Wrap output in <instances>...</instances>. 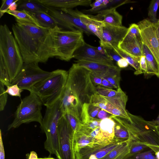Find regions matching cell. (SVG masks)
I'll return each mask as SVG.
<instances>
[{"label": "cell", "mask_w": 159, "mask_h": 159, "mask_svg": "<svg viewBox=\"0 0 159 159\" xmlns=\"http://www.w3.org/2000/svg\"><path fill=\"white\" fill-rule=\"evenodd\" d=\"M12 30L24 63H45L54 56L50 29L16 19Z\"/></svg>", "instance_id": "obj_1"}, {"label": "cell", "mask_w": 159, "mask_h": 159, "mask_svg": "<svg viewBox=\"0 0 159 159\" xmlns=\"http://www.w3.org/2000/svg\"><path fill=\"white\" fill-rule=\"evenodd\" d=\"M0 58L7 69L11 84L24 62L18 43L6 24L0 26Z\"/></svg>", "instance_id": "obj_2"}, {"label": "cell", "mask_w": 159, "mask_h": 159, "mask_svg": "<svg viewBox=\"0 0 159 159\" xmlns=\"http://www.w3.org/2000/svg\"><path fill=\"white\" fill-rule=\"evenodd\" d=\"M51 75L35 84L30 92L36 94L46 107L54 104L61 96L67 82L68 72L57 69Z\"/></svg>", "instance_id": "obj_3"}, {"label": "cell", "mask_w": 159, "mask_h": 159, "mask_svg": "<svg viewBox=\"0 0 159 159\" xmlns=\"http://www.w3.org/2000/svg\"><path fill=\"white\" fill-rule=\"evenodd\" d=\"M53 42L54 56L69 61L73 58L75 51L85 41L83 33L79 30H64L58 26L50 29Z\"/></svg>", "instance_id": "obj_4"}, {"label": "cell", "mask_w": 159, "mask_h": 159, "mask_svg": "<svg viewBox=\"0 0 159 159\" xmlns=\"http://www.w3.org/2000/svg\"><path fill=\"white\" fill-rule=\"evenodd\" d=\"M130 120L119 117L128 130L132 140L159 147V130L155 120L148 121L129 111Z\"/></svg>", "instance_id": "obj_5"}, {"label": "cell", "mask_w": 159, "mask_h": 159, "mask_svg": "<svg viewBox=\"0 0 159 159\" xmlns=\"http://www.w3.org/2000/svg\"><path fill=\"white\" fill-rule=\"evenodd\" d=\"M68 72L66 86L79 99L81 104L90 103L92 96L97 93L91 80V71L87 68L74 63Z\"/></svg>", "instance_id": "obj_6"}, {"label": "cell", "mask_w": 159, "mask_h": 159, "mask_svg": "<svg viewBox=\"0 0 159 159\" xmlns=\"http://www.w3.org/2000/svg\"><path fill=\"white\" fill-rule=\"evenodd\" d=\"M61 102L60 98L53 104L46 107L41 126L46 136L44 143L45 149L50 155H55L57 159H61L57 132L58 121L64 115L61 108Z\"/></svg>", "instance_id": "obj_7"}, {"label": "cell", "mask_w": 159, "mask_h": 159, "mask_svg": "<svg viewBox=\"0 0 159 159\" xmlns=\"http://www.w3.org/2000/svg\"><path fill=\"white\" fill-rule=\"evenodd\" d=\"M30 92V94L22 99L17 107L14 119L8 126V130L32 122H38L42 126L43 118L41 110L43 103L36 94Z\"/></svg>", "instance_id": "obj_8"}, {"label": "cell", "mask_w": 159, "mask_h": 159, "mask_svg": "<svg viewBox=\"0 0 159 159\" xmlns=\"http://www.w3.org/2000/svg\"><path fill=\"white\" fill-rule=\"evenodd\" d=\"M52 74V71L48 72L41 69L38 63H24L11 85L17 84L20 89L30 91L35 84L48 78Z\"/></svg>", "instance_id": "obj_9"}, {"label": "cell", "mask_w": 159, "mask_h": 159, "mask_svg": "<svg viewBox=\"0 0 159 159\" xmlns=\"http://www.w3.org/2000/svg\"><path fill=\"white\" fill-rule=\"evenodd\" d=\"M128 97L122 90L117 96L107 97L97 93L93 95L90 103L112 115L129 120L128 111L126 109Z\"/></svg>", "instance_id": "obj_10"}, {"label": "cell", "mask_w": 159, "mask_h": 159, "mask_svg": "<svg viewBox=\"0 0 159 159\" xmlns=\"http://www.w3.org/2000/svg\"><path fill=\"white\" fill-rule=\"evenodd\" d=\"M48 7L47 13L55 19L59 27L68 30H79L88 35L93 34L81 20V12L77 10Z\"/></svg>", "instance_id": "obj_11"}, {"label": "cell", "mask_w": 159, "mask_h": 159, "mask_svg": "<svg viewBox=\"0 0 159 159\" xmlns=\"http://www.w3.org/2000/svg\"><path fill=\"white\" fill-rule=\"evenodd\" d=\"M57 132L61 159H76L74 148L75 133L64 115L59 119Z\"/></svg>", "instance_id": "obj_12"}, {"label": "cell", "mask_w": 159, "mask_h": 159, "mask_svg": "<svg viewBox=\"0 0 159 159\" xmlns=\"http://www.w3.org/2000/svg\"><path fill=\"white\" fill-rule=\"evenodd\" d=\"M138 25L140 30L143 43L148 48L159 65V42L156 24L145 19L139 21Z\"/></svg>", "instance_id": "obj_13"}, {"label": "cell", "mask_w": 159, "mask_h": 159, "mask_svg": "<svg viewBox=\"0 0 159 159\" xmlns=\"http://www.w3.org/2000/svg\"><path fill=\"white\" fill-rule=\"evenodd\" d=\"M128 28L123 25L116 26L104 23L102 27L100 46L104 48H115L123 40Z\"/></svg>", "instance_id": "obj_14"}, {"label": "cell", "mask_w": 159, "mask_h": 159, "mask_svg": "<svg viewBox=\"0 0 159 159\" xmlns=\"http://www.w3.org/2000/svg\"><path fill=\"white\" fill-rule=\"evenodd\" d=\"M73 58L77 60H86L115 66L110 58L101 53L97 47L91 46L85 42L75 52Z\"/></svg>", "instance_id": "obj_15"}, {"label": "cell", "mask_w": 159, "mask_h": 159, "mask_svg": "<svg viewBox=\"0 0 159 159\" xmlns=\"http://www.w3.org/2000/svg\"><path fill=\"white\" fill-rule=\"evenodd\" d=\"M61 99V108L64 114L68 113L73 116L82 124L83 105L66 86Z\"/></svg>", "instance_id": "obj_16"}, {"label": "cell", "mask_w": 159, "mask_h": 159, "mask_svg": "<svg viewBox=\"0 0 159 159\" xmlns=\"http://www.w3.org/2000/svg\"><path fill=\"white\" fill-rule=\"evenodd\" d=\"M121 143L115 139L106 145L84 147L75 152L76 159H102Z\"/></svg>", "instance_id": "obj_17"}, {"label": "cell", "mask_w": 159, "mask_h": 159, "mask_svg": "<svg viewBox=\"0 0 159 159\" xmlns=\"http://www.w3.org/2000/svg\"><path fill=\"white\" fill-rule=\"evenodd\" d=\"M125 1L115 7L102 10L95 16L103 23L111 25L122 26V16L116 10V8L127 2Z\"/></svg>", "instance_id": "obj_18"}, {"label": "cell", "mask_w": 159, "mask_h": 159, "mask_svg": "<svg viewBox=\"0 0 159 159\" xmlns=\"http://www.w3.org/2000/svg\"><path fill=\"white\" fill-rule=\"evenodd\" d=\"M39 2L49 7L59 9H72L78 6H88L91 0H37Z\"/></svg>", "instance_id": "obj_19"}, {"label": "cell", "mask_w": 159, "mask_h": 159, "mask_svg": "<svg viewBox=\"0 0 159 159\" xmlns=\"http://www.w3.org/2000/svg\"><path fill=\"white\" fill-rule=\"evenodd\" d=\"M80 16L81 20L87 29L101 40L102 27L104 23L95 16L85 14L81 12Z\"/></svg>", "instance_id": "obj_20"}, {"label": "cell", "mask_w": 159, "mask_h": 159, "mask_svg": "<svg viewBox=\"0 0 159 159\" xmlns=\"http://www.w3.org/2000/svg\"><path fill=\"white\" fill-rule=\"evenodd\" d=\"M143 45L142 41L134 39L126 42H121L118 48L131 56L140 58L143 55Z\"/></svg>", "instance_id": "obj_21"}, {"label": "cell", "mask_w": 159, "mask_h": 159, "mask_svg": "<svg viewBox=\"0 0 159 159\" xmlns=\"http://www.w3.org/2000/svg\"><path fill=\"white\" fill-rule=\"evenodd\" d=\"M110 118H111L115 123L114 139L120 142L132 140L128 130L121 122L119 117L112 115Z\"/></svg>", "instance_id": "obj_22"}, {"label": "cell", "mask_w": 159, "mask_h": 159, "mask_svg": "<svg viewBox=\"0 0 159 159\" xmlns=\"http://www.w3.org/2000/svg\"><path fill=\"white\" fill-rule=\"evenodd\" d=\"M17 10L29 12L44 11L48 12V7L35 0H19L17 2Z\"/></svg>", "instance_id": "obj_23"}, {"label": "cell", "mask_w": 159, "mask_h": 159, "mask_svg": "<svg viewBox=\"0 0 159 159\" xmlns=\"http://www.w3.org/2000/svg\"><path fill=\"white\" fill-rule=\"evenodd\" d=\"M29 12L43 27L52 29L58 26L57 22L55 19L47 12L43 11Z\"/></svg>", "instance_id": "obj_24"}, {"label": "cell", "mask_w": 159, "mask_h": 159, "mask_svg": "<svg viewBox=\"0 0 159 159\" xmlns=\"http://www.w3.org/2000/svg\"><path fill=\"white\" fill-rule=\"evenodd\" d=\"M143 52L147 64V75H155L159 78V65L148 48L143 43Z\"/></svg>", "instance_id": "obj_25"}, {"label": "cell", "mask_w": 159, "mask_h": 159, "mask_svg": "<svg viewBox=\"0 0 159 159\" xmlns=\"http://www.w3.org/2000/svg\"><path fill=\"white\" fill-rule=\"evenodd\" d=\"M131 141L121 143L102 159H124L129 153Z\"/></svg>", "instance_id": "obj_26"}, {"label": "cell", "mask_w": 159, "mask_h": 159, "mask_svg": "<svg viewBox=\"0 0 159 159\" xmlns=\"http://www.w3.org/2000/svg\"><path fill=\"white\" fill-rule=\"evenodd\" d=\"M120 68L116 66L105 71L98 73L107 80L117 90L120 88Z\"/></svg>", "instance_id": "obj_27"}, {"label": "cell", "mask_w": 159, "mask_h": 159, "mask_svg": "<svg viewBox=\"0 0 159 159\" xmlns=\"http://www.w3.org/2000/svg\"><path fill=\"white\" fill-rule=\"evenodd\" d=\"M75 62L79 66L84 67L91 71L97 73L104 72L116 66V65L111 66L98 62L86 60H77Z\"/></svg>", "instance_id": "obj_28"}, {"label": "cell", "mask_w": 159, "mask_h": 159, "mask_svg": "<svg viewBox=\"0 0 159 159\" xmlns=\"http://www.w3.org/2000/svg\"><path fill=\"white\" fill-rule=\"evenodd\" d=\"M116 52L122 58L125 59L129 65L133 67L135 70L134 74L136 75L143 73L140 66V58L136 57L131 56L124 52L118 47L114 48Z\"/></svg>", "instance_id": "obj_29"}, {"label": "cell", "mask_w": 159, "mask_h": 159, "mask_svg": "<svg viewBox=\"0 0 159 159\" xmlns=\"http://www.w3.org/2000/svg\"><path fill=\"white\" fill-rule=\"evenodd\" d=\"M6 13L13 16L15 17L16 19L32 23L39 27H42L36 19L27 11L18 10L11 11L8 10Z\"/></svg>", "instance_id": "obj_30"}, {"label": "cell", "mask_w": 159, "mask_h": 159, "mask_svg": "<svg viewBox=\"0 0 159 159\" xmlns=\"http://www.w3.org/2000/svg\"><path fill=\"white\" fill-rule=\"evenodd\" d=\"M134 39L142 40L140 30L138 24L134 23L130 25L128 28L127 32L122 42H126Z\"/></svg>", "instance_id": "obj_31"}, {"label": "cell", "mask_w": 159, "mask_h": 159, "mask_svg": "<svg viewBox=\"0 0 159 159\" xmlns=\"http://www.w3.org/2000/svg\"><path fill=\"white\" fill-rule=\"evenodd\" d=\"M147 145L131 140L130 142L129 152L127 155H131L150 150Z\"/></svg>", "instance_id": "obj_32"}, {"label": "cell", "mask_w": 159, "mask_h": 159, "mask_svg": "<svg viewBox=\"0 0 159 159\" xmlns=\"http://www.w3.org/2000/svg\"><path fill=\"white\" fill-rule=\"evenodd\" d=\"M96 89L98 94L107 97H112L116 96L122 91L121 88L116 90L112 89L107 88L100 86L96 87Z\"/></svg>", "instance_id": "obj_33"}, {"label": "cell", "mask_w": 159, "mask_h": 159, "mask_svg": "<svg viewBox=\"0 0 159 159\" xmlns=\"http://www.w3.org/2000/svg\"><path fill=\"white\" fill-rule=\"evenodd\" d=\"M159 6V0H152L149 6L148 11L149 20L154 24L157 23L158 21L157 18V13Z\"/></svg>", "instance_id": "obj_34"}, {"label": "cell", "mask_w": 159, "mask_h": 159, "mask_svg": "<svg viewBox=\"0 0 159 159\" xmlns=\"http://www.w3.org/2000/svg\"><path fill=\"white\" fill-rule=\"evenodd\" d=\"M124 159H157L154 152L150 150L131 155H127Z\"/></svg>", "instance_id": "obj_35"}, {"label": "cell", "mask_w": 159, "mask_h": 159, "mask_svg": "<svg viewBox=\"0 0 159 159\" xmlns=\"http://www.w3.org/2000/svg\"><path fill=\"white\" fill-rule=\"evenodd\" d=\"M113 0H96L93 3H92L90 6L91 8L86 10L88 12H94L101 11L102 9L106 7L110 3H113Z\"/></svg>", "instance_id": "obj_36"}, {"label": "cell", "mask_w": 159, "mask_h": 159, "mask_svg": "<svg viewBox=\"0 0 159 159\" xmlns=\"http://www.w3.org/2000/svg\"><path fill=\"white\" fill-rule=\"evenodd\" d=\"M0 82L6 87L11 85L9 74L2 59L0 58Z\"/></svg>", "instance_id": "obj_37"}, {"label": "cell", "mask_w": 159, "mask_h": 159, "mask_svg": "<svg viewBox=\"0 0 159 159\" xmlns=\"http://www.w3.org/2000/svg\"><path fill=\"white\" fill-rule=\"evenodd\" d=\"M64 115L68 120L75 134L79 129L82 123L76 117L70 114L65 113Z\"/></svg>", "instance_id": "obj_38"}, {"label": "cell", "mask_w": 159, "mask_h": 159, "mask_svg": "<svg viewBox=\"0 0 159 159\" xmlns=\"http://www.w3.org/2000/svg\"><path fill=\"white\" fill-rule=\"evenodd\" d=\"M5 85L0 82V111H3L7 103V93L4 88Z\"/></svg>", "instance_id": "obj_39"}, {"label": "cell", "mask_w": 159, "mask_h": 159, "mask_svg": "<svg viewBox=\"0 0 159 159\" xmlns=\"http://www.w3.org/2000/svg\"><path fill=\"white\" fill-rule=\"evenodd\" d=\"M6 91L7 94L11 96L20 97L21 93L23 90L20 89L17 84H15L7 86Z\"/></svg>", "instance_id": "obj_40"}, {"label": "cell", "mask_w": 159, "mask_h": 159, "mask_svg": "<svg viewBox=\"0 0 159 159\" xmlns=\"http://www.w3.org/2000/svg\"><path fill=\"white\" fill-rule=\"evenodd\" d=\"M86 108L89 115L92 118H97L98 113L101 109L90 103L87 104Z\"/></svg>", "instance_id": "obj_41"}, {"label": "cell", "mask_w": 159, "mask_h": 159, "mask_svg": "<svg viewBox=\"0 0 159 159\" xmlns=\"http://www.w3.org/2000/svg\"><path fill=\"white\" fill-rule=\"evenodd\" d=\"M109 57L113 61L117 62L122 57L116 52L113 48H104Z\"/></svg>", "instance_id": "obj_42"}, {"label": "cell", "mask_w": 159, "mask_h": 159, "mask_svg": "<svg viewBox=\"0 0 159 159\" xmlns=\"http://www.w3.org/2000/svg\"><path fill=\"white\" fill-rule=\"evenodd\" d=\"M16 0H2V5L0 8V18L9 10L10 5Z\"/></svg>", "instance_id": "obj_43"}, {"label": "cell", "mask_w": 159, "mask_h": 159, "mask_svg": "<svg viewBox=\"0 0 159 159\" xmlns=\"http://www.w3.org/2000/svg\"><path fill=\"white\" fill-rule=\"evenodd\" d=\"M90 77L93 84L95 87L98 86H102V77L98 74L91 71Z\"/></svg>", "instance_id": "obj_44"}, {"label": "cell", "mask_w": 159, "mask_h": 159, "mask_svg": "<svg viewBox=\"0 0 159 159\" xmlns=\"http://www.w3.org/2000/svg\"><path fill=\"white\" fill-rule=\"evenodd\" d=\"M140 66L141 70L143 73L147 75L148 70L147 62L145 57L144 56H142L140 58Z\"/></svg>", "instance_id": "obj_45"}, {"label": "cell", "mask_w": 159, "mask_h": 159, "mask_svg": "<svg viewBox=\"0 0 159 159\" xmlns=\"http://www.w3.org/2000/svg\"><path fill=\"white\" fill-rule=\"evenodd\" d=\"M111 116V114L101 109L98 113L97 118L102 120L106 118H110Z\"/></svg>", "instance_id": "obj_46"}, {"label": "cell", "mask_w": 159, "mask_h": 159, "mask_svg": "<svg viewBox=\"0 0 159 159\" xmlns=\"http://www.w3.org/2000/svg\"><path fill=\"white\" fill-rule=\"evenodd\" d=\"M1 130H0V159H5V151L4 148Z\"/></svg>", "instance_id": "obj_47"}, {"label": "cell", "mask_w": 159, "mask_h": 159, "mask_svg": "<svg viewBox=\"0 0 159 159\" xmlns=\"http://www.w3.org/2000/svg\"><path fill=\"white\" fill-rule=\"evenodd\" d=\"M116 64L118 67L120 68H126L129 65L126 60L125 59L123 58H122L118 61L116 62Z\"/></svg>", "instance_id": "obj_48"}, {"label": "cell", "mask_w": 159, "mask_h": 159, "mask_svg": "<svg viewBox=\"0 0 159 159\" xmlns=\"http://www.w3.org/2000/svg\"><path fill=\"white\" fill-rule=\"evenodd\" d=\"M102 86L111 89H115V87L107 80L102 77Z\"/></svg>", "instance_id": "obj_49"}, {"label": "cell", "mask_w": 159, "mask_h": 159, "mask_svg": "<svg viewBox=\"0 0 159 159\" xmlns=\"http://www.w3.org/2000/svg\"><path fill=\"white\" fill-rule=\"evenodd\" d=\"M19 0H16V1L13 2L10 5L9 8V10L13 11L17 10L16 9L18 7L17 2Z\"/></svg>", "instance_id": "obj_50"}, {"label": "cell", "mask_w": 159, "mask_h": 159, "mask_svg": "<svg viewBox=\"0 0 159 159\" xmlns=\"http://www.w3.org/2000/svg\"><path fill=\"white\" fill-rule=\"evenodd\" d=\"M27 158V159H38L37 153L34 151L30 152Z\"/></svg>", "instance_id": "obj_51"}, {"label": "cell", "mask_w": 159, "mask_h": 159, "mask_svg": "<svg viewBox=\"0 0 159 159\" xmlns=\"http://www.w3.org/2000/svg\"><path fill=\"white\" fill-rule=\"evenodd\" d=\"M156 25L157 35L159 42V19H158L157 22L156 24Z\"/></svg>", "instance_id": "obj_52"}, {"label": "cell", "mask_w": 159, "mask_h": 159, "mask_svg": "<svg viewBox=\"0 0 159 159\" xmlns=\"http://www.w3.org/2000/svg\"><path fill=\"white\" fill-rule=\"evenodd\" d=\"M156 124L158 128H159V114L157 118L155 120Z\"/></svg>", "instance_id": "obj_53"}, {"label": "cell", "mask_w": 159, "mask_h": 159, "mask_svg": "<svg viewBox=\"0 0 159 159\" xmlns=\"http://www.w3.org/2000/svg\"><path fill=\"white\" fill-rule=\"evenodd\" d=\"M38 159H55L52 157H45V158H39Z\"/></svg>", "instance_id": "obj_54"}, {"label": "cell", "mask_w": 159, "mask_h": 159, "mask_svg": "<svg viewBox=\"0 0 159 159\" xmlns=\"http://www.w3.org/2000/svg\"><path fill=\"white\" fill-rule=\"evenodd\" d=\"M159 130V128L158 129Z\"/></svg>", "instance_id": "obj_55"}, {"label": "cell", "mask_w": 159, "mask_h": 159, "mask_svg": "<svg viewBox=\"0 0 159 159\" xmlns=\"http://www.w3.org/2000/svg\"></svg>", "instance_id": "obj_56"}]
</instances>
